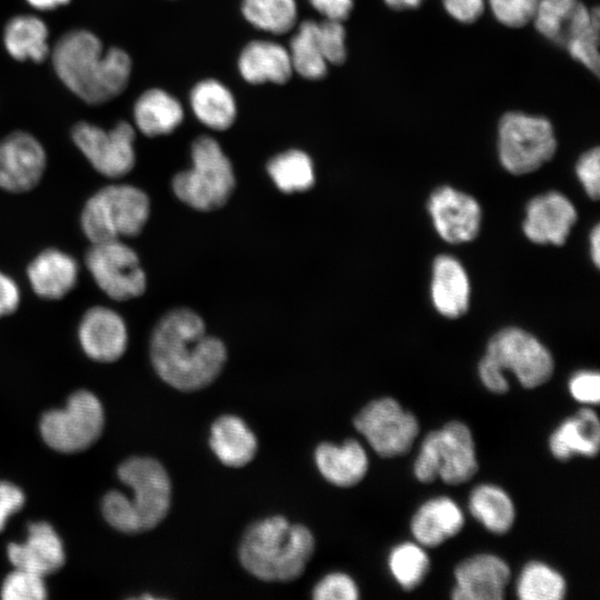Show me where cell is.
Wrapping results in <instances>:
<instances>
[{
  "mask_svg": "<svg viewBox=\"0 0 600 600\" xmlns=\"http://www.w3.org/2000/svg\"><path fill=\"white\" fill-rule=\"evenodd\" d=\"M150 358L158 376L169 386L196 391L218 378L227 351L218 338L207 333L196 312L178 308L156 324L150 339Z\"/></svg>",
  "mask_w": 600,
  "mask_h": 600,
  "instance_id": "6da1fadb",
  "label": "cell"
},
{
  "mask_svg": "<svg viewBox=\"0 0 600 600\" xmlns=\"http://www.w3.org/2000/svg\"><path fill=\"white\" fill-rule=\"evenodd\" d=\"M53 69L63 84L89 104H101L128 86L131 59L120 48L103 52L100 39L87 30L64 33L54 44Z\"/></svg>",
  "mask_w": 600,
  "mask_h": 600,
  "instance_id": "7a4b0ae2",
  "label": "cell"
},
{
  "mask_svg": "<svg viewBox=\"0 0 600 600\" xmlns=\"http://www.w3.org/2000/svg\"><path fill=\"white\" fill-rule=\"evenodd\" d=\"M118 477L131 489V496L112 490L103 497L102 513L107 522L126 533L158 526L171 503V482L163 466L152 458L132 457L119 466Z\"/></svg>",
  "mask_w": 600,
  "mask_h": 600,
  "instance_id": "3957f363",
  "label": "cell"
},
{
  "mask_svg": "<svg viewBox=\"0 0 600 600\" xmlns=\"http://www.w3.org/2000/svg\"><path fill=\"white\" fill-rule=\"evenodd\" d=\"M314 550L311 531L281 516L259 520L246 531L239 547L242 567L264 581H290L304 570Z\"/></svg>",
  "mask_w": 600,
  "mask_h": 600,
  "instance_id": "277c9868",
  "label": "cell"
},
{
  "mask_svg": "<svg viewBox=\"0 0 600 600\" xmlns=\"http://www.w3.org/2000/svg\"><path fill=\"white\" fill-rule=\"evenodd\" d=\"M150 214V201L141 189L124 183L106 186L84 203L80 226L91 243L138 236Z\"/></svg>",
  "mask_w": 600,
  "mask_h": 600,
  "instance_id": "5b68a950",
  "label": "cell"
},
{
  "mask_svg": "<svg viewBox=\"0 0 600 600\" xmlns=\"http://www.w3.org/2000/svg\"><path fill=\"white\" fill-rule=\"evenodd\" d=\"M192 168L177 173L172 189L179 200L200 211L221 208L236 184L230 160L219 143L208 136L198 137L191 149Z\"/></svg>",
  "mask_w": 600,
  "mask_h": 600,
  "instance_id": "8992f818",
  "label": "cell"
},
{
  "mask_svg": "<svg viewBox=\"0 0 600 600\" xmlns=\"http://www.w3.org/2000/svg\"><path fill=\"white\" fill-rule=\"evenodd\" d=\"M477 471L473 437L461 421H450L441 429L430 431L413 463V474L422 483L441 479L457 486L469 481Z\"/></svg>",
  "mask_w": 600,
  "mask_h": 600,
  "instance_id": "52a82bcc",
  "label": "cell"
},
{
  "mask_svg": "<svg viewBox=\"0 0 600 600\" xmlns=\"http://www.w3.org/2000/svg\"><path fill=\"white\" fill-rule=\"evenodd\" d=\"M556 150V136L547 118L507 112L500 119L498 156L508 172L531 173L550 161Z\"/></svg>",
  "mask_w": 600,
  "mask_h": 600,
  "instance_id": "ba28073f",
  "label": "cell"
},
{
  "mask_svg": "<svg viewBox=\"0 0 600 600\" xmlns=\"http://www.w3.org/2000/svg\"><path fill=\"white\" fill-rule=\"evenodd\" d=\"M504 374L510 371L523 388L533 389L546 383L554 370L548 348L530 332L518 327H506L487 343L479 361Z\"/></svg>",
  "mask_w": 600,
  "mask_h": 600,
  "instance_id": "9c48e42d",
  "label": "cell"
},
{
  "mask_svg": "<svg viewBox=\"0 0 600 600\" xmlns=\"http://www.w3.org/2000/svg\"><path fill=\"white\" fill-rule=\"evenodd\" d=\"M104 413L100 400L90 391L72 393L63 409L46 412L40 421L44 442L52 449L73 453L86 450L101 434Z\"/></svg>",
  "mask_w": 600,
  "mask_h": 600,
  "instance_id": "30bf717a",
  "label": "cell"
},
{
  "mask_svg": "<svg viewBox=\"0 0 600 600\" xmlns=\"http://www.w3.org/2000/svg\"><path fill=\"white\" fill-rule=\"evenodd\" d=\"M84 262L98 288L112 300H130L146 291L147 277L139 257L122 240L91 243Z\"/></svg>",
  "mask_w": 600,
  "mask_h": 600,
  "instance_id": "8fae6325",
  "label": "cell"
},
{
  "mask_svg": "<svg viewBox=\"0 0 600 600\" xmlns=\"http://www.w3.org/2000/svg\"><path fill=\"white\" fill-rule=\"evenodd\" d=\"M353 426L383 458L406 454L419 434L416 416L390 397L366 404L354 417Z\"/></svg>",
  "mask_w": 600,
  "mask_h": 600,
  "instance_id": "7c38bea8",
  "label": "cell"
},
{
  "mask_svg": "<svg viewBox=\"0 0 600 600\" xmlns=\"http://www.w3.org/2000/svg\"><path fill=\"white\" fill-rule=\"evenodd\" d=\"M71 138L92 168L107 178H121L136 164V133L126 121L108 130L81 121L72 128Z\"/></svg>",
  "mask_w": 600,
  "mask_h": 600,
  "instance_id": "4fadbf2b",
  "label": "cell"
},
{
  "mask_svg": "<svg viewBox=\"0 0 600 600\" xmlns=\"http://www.w3.org/2000/svg\"><path fill=\"white\" fill-rule=\"evenodd\" d=\"M427 208L436 231L446 242L460 244L478 237L482 212L472 196L450 186H440L431 191Z\"/></svg>",
  "mask_w": 600,
  "mask_h": 600,
  "instance_id": "5bb4252c",
  "label": "cell"
},
{
  "mask_svg": "<svg viewBox=\"0 0 600 600\" xmlns=\"http://www.w3.org/2000/svg\"><path fill=\"white\" fill-rule=\"evenodd\" d=\"M46 167V150L32 134L18 130L0 139V189L30 191L41 181Z\"/></svg>",
  "mask_w": 600,
  "mask_h": 600,
  "instance_id": "9a60e30c",
  "label": "cell"
},
{
  "mask_svg": "<svg viewBox=\"0 0 600 600\" xmlns=\"http://www.w3.org/2000/svg\"><path fill=\"white\" fill-rule=\"evenodd\" d=\"M577 219L571 201L558 191H549L529 200L522 231L533 243L562 246Z\"/></svg>",
  "mask_w": 600,
  "mask_h": 600,
  "instance_id": "2e32d148",
  "label": "cell"
},
{
  "mask_svg": "<svg viewBox=\"0 0 600 600\" xmlns=\"http://www.w3.org/2000/svg\"><path fill=\"white\" fill-rule=\"evenodd\" d=\"M454 600H501L510 580V568L500 557L479 553L459 562L454 569Z\"/></svg>",
  "mask_w": 600,
  "mask_h": 600,
  "instance_id": "e0dca14e",
  "label": "cell"
},
{
  "mask_svg": "<svg viewBox=\"0 0 600 600\" xmlns=\"http://www.w3.org/2000/svg\"><path fill=\"white\" fill-rule=\"evenodd\" d=\"M78 340L90 359L100 362L116 361L126 352L128 346L126 321L109 307L93 306L83 313L79 322Z\"/></svg>",
  "mask_w": 600,
  "mask_h": 600,
  "instance_id": "ac0fdd59",
  "label": "cell"
},
{
  "mask_svg": "<svg viewBox=\"0 0 600 600\" xmlns=\"http://www.w3.org/2000/svg\"><path fill=\"white\" fill-rule=\"evenodd\" d=\"M8 558L19 569L41 577L59 570L64 563L63 544L54 529L44 521L28 526L24 542L8 546Z\"/></svg>",
  "mask_w": 600,
  "mask_h": 600,
  "instance_id": "d6986e66",
  "label": "cell"
},
{
  "mask_svg": "<svg viewBox=\"0 0 600 600\" xmlns=\"http://www.w3.org/2000/svg\"><path fill=\"white\" fill-rule=\"evenodd\" d=\"M79 266L69 253L48 248L39 252L27 267V277L34 293L47 300L66 297L78 282Z\"/></svg>",
  "mask_w": 600,
  "mask_h": 600,
  "instance_id": "ffe728a7",
  "label": "cell"
},
{
  "mask_svg": "<svg viewBox=\"0 0 600 600\" xmlns=\"http://www.w3.org/2000/svg\"><path fill=\"white\" fill-rule=\"evenodd\" d=\"M431 299L436 310L448 319L467 313L470 304L468 274L454 257L439 254L432 263Z\"/></svg>",
  "mask_w": 600,
  "mask_h": 600,
  "instance_id": "44dd1931",
  "label": "cell"
},
{
  "mask_svg": "<svg viewBox=\"0 0 600 600\" xmlns=\"http://www.w3.org/2000/svg\"><path fill=\"white\" fill-rule=\"evenodd\" d=\"M600 443L599 418L590 408H581L573 416L563 420L549 437V449L560 461H568L574 456L593 458Z\"/></svg>",
  "mask_w": 600,
  "mask_h": 600,
  "instance_id": "7402d4cb",
  "label": "cell"
},
{
  "mask_svg": "<svg viewBox=\"0 0 600 600\" xmlns=\"http://www.w3.org/2000/svg\"><path fill=\"white\" fill-rule=\"evenodd\" d=\"M464 524L461 508L449 497H436L422 503L410 522L416 541L434 548L456 536Z\"/></svg>",
  "mask_w": 600,
  "mask_h": 600,
  "instance_id": "603a6c76",
  "label": "cell"
},
{
  "mask_svg": "<svg viewBox=\"0 0 600 600\" xmlns=\"http://www.w3.org/2000/svg\"><path fill=\"white\" fill-rule=\"evenodd\" d=\"M314 461L327 481L343 488L360 482L369 467L366 450L354 439H347L342 444H319L314 451Z\"/></svg>",
  "mask_w": 600,
  "mask_h": 600,
  "instance_id": "cb8c5ba5",
  "label": "cell"
},
{
  "mask_svg": "<svg viewBox=\"0 0 600 600\" xmlns=\"http://www.w3.org/2000/svg\"><path fill=\"white\" fill-rule=\"evenodd\" d=\"M209 443L216 457L224 466L232 468L248 464L258 449L252 430L233 414L221 416L212 423Z\"/></svg>",
  "mask_w": 600,
  "mask_h": 600,
  "instance_id": "d4e9b609",
  "label": "cell"
},
{
  "mask_svg": "<svg viewBox=\"0 0 600 600\" xmlns=\"http://www.w3.org/2000/svg\"><path fill=\"white\" fill-rule=\"evenodd\" d=\"M239 70L250 83L287 82L292 73L289 51L270 41H252L239 57Z\"/></svg>",
  "mask_w": 600,
  "mask_h": 600,
  "instance_id": "484cf974",
  "label": "cell"
},
{
  "mask_svg": "<svg viewBox=\"0 0 600 600\" xmlns=\"http://www.w3.org/2000/svg\"><path fill=\"white\" fill-rule=\"evenodd\" d=\"M133 118L138 129L148 137L172 132L183 119L179 101L161 89L144 91L136 101Z\"/></svg>",
  "mask_w": 600,
  "mask_h": 600,
  "instance_id": "4316f807",
  "label": "cell"
},
{
  "mask_svg": "<svg viewBox=\"0 0 600 600\" xmlns=\"http://www.w3.org/2000/svg\"><path fill=\"white\" fill-rule=\"evenodd\" d=\"M471 516L492 533L508 532L516 518L514 504L500 487L481 483L472 489L468 500Z\"/></svg>",
  "mask_w": 600,
  "mask_h": 600,
  "instance_id": "83f0119b",
  "label": "cell"
},
{
  "mask_svg": "<svg viewBox=\"0 0 600 600\" xmlns=\"http://www.w3.org/2000/svg\"><path fill=\"white\" fill-rule=\"evenodd\" d=\"M599 10L592 11L579 2L573 17L567 29L563 44L570 56L592 71L599 74Z\"/></svg>",
  "mask_w": 600,
  "mask_h": 600,
  "instance_id": "f1b7e54d",
  "label": "cell"
},
{
  "mask_svg": "<svg viewBox=\"0 0 600 600\" xmlns=\"http://www.w3.org/2000/svg\"><path fill=\"white\" fill-rule=\"evenodd\" d=\"M48 28L34 16H17L8 21L3 42L9 54L20 61L42 62L48 53Z\"/></svg>",
  "mask_w": 600,
  "mask_h": 600,
  "instance_id": "f546056e",
  "label": "cell"
},
{
  "mask_svg": "<svg viewBox=\"0 0 600 600\" xmlns=\"http://www.w3.org/2000/svg\"><path fill=\"white\" fill-rule=\"evenodd\" d=\"M191 106L197 118L214 130L228 129L237 114L231 92L213 79L197 83L191 92Z\"/></svg>",
  "mask_w": 600,
  "mask_h": 600,
  "instance_id": "4dcf8cb0",
  "label": "cell"
},
{
  "mask_svg": "<svg viewBox=\"0 0 600 600\" xmlns=\"http://www.w3.org/2000/svg\"><path fill=\"white\" fill-rule=\"evenodd\" d=\"M292 69L301 77L317 80L327 73L328 62L318 32V22L303 21L293 36L289 51Z\"/></svg>",
  "mask_w": 600,
  "mask_h": 600,
  "instance_id": "1f68e13d",
  "label": "cell"
},
{
  "mask_svg": "<svg viewBox=\"0 0 600 600\" xmlns=\"http://www.w3.org/2000/svg\"><path fill=\"white\" fill-rule=\"evenodd\" d=\"M567 583L556 569L541 561H530L521 570L516 593L521 600H561Z\"/></svg>",
  "mask_w": 600,
  "mask_h": 600,
  "instance_id": "d6a6232c",
  "label": "cell"
},
{
  "mask_svg": "<svg viewBox=\"0 0 600 600\" xmlns=\"http://www.w3.org/2000/svg\"><path fill=\"white\" fill-rule=\"evenodd\" d=\"M267 169L276 186L287 193L308 190L314 182L312 162L300 150H288L273 157Z\"/></svg>",
  "mask_w": 600,
  "mask_h": 600,
  "instance_id": "836d02e7",
  "label": "cell"
},
{
  "mask_svg": "<svg viewBox=\"0 0 600 600\" xmlns=\"http://www.w3.org/2000/svg\"><path fill=\"white\" fill-rule=\"evenodd\" d=\"M242 13L254 27L277 34L289 31L297 20L294 0H242Z\"/></svg>",
  "mask_w": 600,
  "mask_h": 600,
  "instance_id": "e575fe53",
  "label": "cell"
},
{
  "mask_svg": "<svg viewBox=\"0 0 600 600\" xmlns=\"http://www.w3.org/2000/svg\"><path fill=\"white\" fill-rule=\"evenodd\" d=\"M389 570L404 590L418 587L430 569V560L418 542H402L392 548L388 557Z\"/></svg>",
  "mask_w": 600,
  "mask_h": 600,
  "instance_id": "d590c367",
  "label": "cell"
},
{
  "mask_svg": "<svg viewBox=\"0 0 600 600\" xmlns=\"http://www.w3.org/2000/svg\"><path fill=\"white\" fill-rule=\"evenodd\" d=\"M578 0H539L534 16L536 29L547 39L563 44L564 36Z\"/></svg>",
  "mask_w": 600,
  "mask_h": 600,
  "instance_id": "8d00e7d4",
  "label": "cell"
},
{
  "mask_svg": "<svg viewBox=\"0 0 600 600\" xmlns=\"http://www.w3.org/2000/svg\"><path fill=\"white\" fill-rule=\"evenodd\" d=\"M3 600H42L47 598L43 577L16 568L7 576L1 588Z\"/></svg>",
  "mask_w": 600,
  "mask_h": 600,
  "instance_id": "74e56055",
  "label": "cell"
},
{
  "mask_svg": "<svg viewBox=\"0 0 600 600\" xmlns=\"http://www.w3.org/2000/svg\"><path fill=\"white\" fill-rule=\"evenodd\" d=\"M539 0H489L496 19L510 28H520L532 20Z\"/></svg>",
  "mask_w": 600,
  "mask_h": 600,
  "instance_id": "f35d334b",
  "label": "cell"
},
{
  "mask_svg": "<svg viewBox=\"0 0 600 600\" xmlns=\"http://www.w3.org/2000/svg\"><path fill=\"white\" fill-rule=\"evenodd\" d=\"M317 600H356L359 589L353 579L343 572H331L324 576L312 590Z\"/></svg>",
  "mask_w": 600,
  "mask_h": 600,
  "instance_id": "ab89813d",
  "label": "cell"
},
{
  "mask_svg": "<svg viewBox=\"0 0 600 600\" xmlns=\"http://www.w3.org/2000/svg\"><path fill=\"white\" fill-rule=\"evenodd\" d=\"M318 32L328 63L341 64L347 57L346 31L342 21L324 19L318 22Z\"/></svg>",
  "mask_w": 600,
  "mask_h": 600,
  "instance_id": "60d3db41",
  "label": "cell"
},
{
  "mask_svg": "<svg viewBox=\"0 0 600 600\" xmlns=\"http://www.w3.org/2000/svg\"><path fill=\"white\" fill-rule=\"evenodd\" d=\"M600 152L596 147L582 153L576 163V174L588 197L594 201L600 194Z\"/></svg>",
  "mask_w": 600,
  "mask_h": 600,
  "instance_id": "b9f144b4",
  "label": "cell"
},
{
  "mask_svg": "<svg viewBox=\"0 0 600 600\" xmlns=\"http://www.w3.org/2000/svg\"><path fill=\"white\" fill-rule=\"evenodd\" d=\"M569 391L577 401L598 404L600 400V376L597 371L576 372L569 381Z\"/></svg>",
  "mask_w": 600,
  "mask_h": 600,
  "instance_id": "7bdbcfd3",
  "label": "cell"
},
{
  "mask_svg": "<svg viewBox=\"0 0 600 600\" xmlns=\"http://www.w3.org/2000/svg\"><path fill=\"white\" fill-rule=\"evenodd\" d=\"M23 504V491L11 482L0 481V531L4 529L8 518Z\"/></svg>",
  "mask_w": 600,
  "mask_h": 600,
  "instance_id": "ee69618b",
  "label": "cell"
},
{
  "mask_svg": "<svg viewBox=\"0 0 600 600\" xmlns=\"http://www.w3.org/2000/svg\"><path fill=\"white\" fill-rule=\"evenodd\" d=\"M19 286L10 276L0 270V318L12 314L20 306Z\"/></svg>",
  "mask_w": 600,
  "mask_h": 600,
  "instance_id": "f6af8a7d",
  "label": "cell"
},
{
  "mask_svg": "<svg viewBox=\"0 0 600 600\" xmlns=\"http://www.w3.org/2000/svg\"><path fill=\"white\" fill-rule=\"evenodd\" d=\"M447 12L464 23L476 21L483 11V0H442Z\"/></svg>",
  "mask_w": 600,
  "mask_h": 600,
  "instance_id": "bcb514c9",
  "label": "cell"
},
{
  "mask_svg": "<svg viewBox=\"0 0 600 600\" xmlns=\"http://www.w3.org/2000/svg\"><path fill=\"white\" fill-rule=\"evenodd\" d=\"M326 19L343 21L350 13L353 0H310Z\"/></svg>",
  "mask_w": 600,
  "mask_h": 600,
  "instance_id": "7dc6e473",
  "label": "cell"
},
{
  "mask_svg": "<svg viewBox=\"0 0 600 600\" xmlns=\"http://www.w3.org/2000/svg\"><path fill=\"white\" fill-rule=\"evenodd\" d=\"M590 253L591 259L597 268L600 264V226L596 224L590 232Z\"/></svg>",
  "mask_w": 600,
  "mask_h": 600,
  "instance_id": "c3c4849f",
  "label": "cell"
},
{
  "mask_svg": "<svg viewBox=\"0 0 600 600\" xmlns=\"http://www.w3.org/2000/svg\"><path fill=\"white\" fill-rule=\"evenodd\" d=\"M30 6L38 10H52L67 4L70 0H27Z\"/></svg>",
  "mask_w": 600,
  "mask_h": 600,
  "instance_id": "681fc988",
  "label": "cell"
},
{
  "mask_svg": "<svg viewBox=\"0 0 600 600\" xmlns=\"http://www.w3.org/2000/svg\"><path fill=\"white\" fill-rule=\"evenodd\" d=\"M423 0H384L386 4L394 10L418 8Z\"/></svg>",
  "mask_w": 600,
  "mask_h": 600,
  "instance_id": "f907efd6",
  "label": "cell"
}]
</instances>
